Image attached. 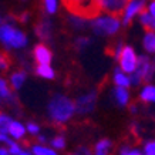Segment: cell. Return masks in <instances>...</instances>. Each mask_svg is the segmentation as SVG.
Masks as SVG:
<instances>
[{
    "mask_svg": "<svg viewBox=\"0 0 155 155\" xmlns=\"http://www.w3.org/2000/svg\"><path fill=\"white\" fill-rule=\"evenodd\" d=\"M36 34L44 41L50 40V34H51L50 20L46 19V17H41V20H38V23L36 24Z\"/></svg>",
    "mask_w": 155,
    "mask_h": 155,
    "instance_id": "obj_11",
    "label": "cell"
},
{
    "mask_svg": "<svg viewBox=\"0 0 155 155\" xmlns=\"http://www.w3.org/2000/svg\"><path fill=\"white\" fill-rule=\"evenodd\" d=\"M120 66L124 73H130L132 74L137 70V64H138V58L135 56V51L132 47H124L121 54H120Z\"/></svg>",
    "mask_w": 155,
    "mask_h": 155,
    "instance_id": "obj_7",
    "label": "cell"
},
{
    "mask_svg": "<svg viewBox=\"0 0 155 155\" xmlns=\"http://www.w3.org/2000/svg\"><path fill=\"white\" fill-rule=\"evenodd\" d=\"M9 66H10V60H9V57H7V54L0 51V68L6 70V68H9Z\"/></svg>",
    "mask_w": 155,
    "mask_h": 155,
    "instance_id": "obj_26",
    "label": "cell"
},
{
    "mask_svg": "<svg viewBox=\"0 0 155 155\" xmlns=\"http://www.w3.org/2000/svg\"><path fill=\"white\" fill-rule=\"evenodd\" d=\"M10 97V90L6 84L3 78H0V98H9Z\"/></svg>",
    "mask_w": 155,
    "mask_h": 155,
    "instance_id": "obj_23",
    "label": "cell"
},
{
    "mask_svg": "<svg viewBox=\"0 0 155 155\" xmlns=\"http://www.w3.org/2000/svg\"><path fill=\"white\" fill-rule=\"evenodd\" d=\"M155 74V63L148 58V57L142 56L138 57V64H137V70L132 73L131 80L132 84L138 85L140 83H148Z\"/></svg>",
    "mask_w": 155,
    "mask_h": 155,
    "instance_id": "obj_4",
    "label": "cell"
},
{
    "mask_svg": "<svg viewBox=\"0 0 155 155\" xmlns=\"http://www.w3.org/2000/svg\"><path fill=\"white\" fill-rule=\"evenodd\" d=\"M114 81H115V84H117L118 87H124V88H127L128 85L131 84L130 78H128L125 74H122L120 70L115 71V74H114Z\"/></svg>",
    "mask_w": 155,
    "mask_h": 155,
    "instance_id": "obj_17",
    "label": "cell"
},
{
    "mask_svg": "<svg viewBox=\"0 0 155 155\" xmlns=\"http://www.w3.org/2000/svg\"><path fill=\"white\" fill-rule=\"evenodd\" d=\"M98 5L103 13H108L111 17H120L125 13L128 0H98Z\"/></svg>",
    "mask_w": 155,
    "mask_h": 155,
    "instance_id": "obj_6",
    "label": "cell"
},
{
    "mask_svg": "<svg viewBox=\"0 0 155 155\" xmlns=\"http://www.w3.org/2000/svg\"><path fill=\"white\" fill-rule=\"evenodd\" d=\"M0 41L6 47H24L27 44V37L23 31H19L10 24L0 26Z\"/></svg>",
    "mask_w": 155,
    "mask_h": 155,
    "instance_id": "obj_3",
    "label": "cell"
},
{
    "mask_svg": "<svg viewBox=\"0 0 155 155\" xmlns=\"http://www.w3.org/2000/svg\"><path fill=\"white\" fill-rule=\"evenodd\" d=\"M150 14H152V16H155V2H152L150 6Z\"/></svg>",
    "mask_w": 155,
    "mask_h": 155,
    "instance_id": "obj_34",
    "label": "cell"
},
{
    "mask_svg": "<svg viewBox=\"0 0 155 155\" xmlns=\"http://www.w3.org/2000/svg\"><path fill=\"white\" fill-rule=\"evenodd\" d=\"M68 21H70V24L73 26V27H75V28H84L85 27V21H84V19H81V17H70L68 19Z\"/></svg>",
    "mask_w": 155,
    "mask_h": 155,
    "instance_id": "obj_24",
    "label": "cell"
},
{
    "mask_svg": "<svg viewBox=\"0 0 155 155\" xmlns=\"http://www.w3.org/2000/svg\"><path fill=\"white\" fill-rule=\"evenodd\" d=\"M140 98L144 103H155V85H147L141 91Z\"/></svg>",
    "mask_w": 155,
    "mask_h": 155,
    "instance_id": "obj_13",
    "label": "cell"
},
{
    "mask_svg": "<svg viewBox=\"0 0 155 155\" xmlns=\"http://www.w3.org/2000/svg\"><path fill=\"white\" fill-rule=\"evenodd\" d=\"M27 130L31 132V134H36V132H38V125H36V124H33V122H30V124L27 125Z\"/></svg>",
    "mask_w": 155,
    "mask_h": 155,
    "instance_id": "obj_31",
    "label": "cell"
},
{
    "mask_svg": "<svg viewBox=\"0 0 155 155\" xmlns=\"http://www.w3.org/2000/svg\"><path fill=\"white\" fill-rule=\"evenodd\" d=\"M114 95H115V100H117V103L120 105H125L128 103V98H130L128 91L124 87H117L115 91H114Z\"/></svg>",
    "mask_w": 155,
    "mask_h": 155,
    "instance_id": "obj_16",
    "label": "cell"
},
{
    "mask_svg": "<svg viewBox=\"0 0 155 155\" xmlns=\"http://www.w3.org/2000/svg\"><path fill=\"white\" fill-rule=\"evenodd\" d=\"M141 23L147 30V33H154L155 31V16L150 13L141 14Z\"/></svg>",
    "mask_w": 155,
    "mask_h": 155,
    "instance_id": "obj_12",
    "label": "cell"
},
{
    "mask_svg": "<svg viewBox=\"0 0 155 155\" xmlns=\"http://www.w3.org/2000/svg\"><path fill=\"white\" fill-rule=\"evenodd\" d=\"M121 155H142V154L141 152H138V151H128L127 148H124Z\"/></svg>",
    "mask_w": 155,
    "mask_h": 155,
    "instance_id": "obj_33",
    "label": "cell"
},
{
    "mask_svg": "<svg viewBox=\"0 0 155 155\" xmlns=\"http://www.w3.org/2000/svg\"><path fill=\"white\" fill-rule=\"evenodd\" d=\"M34 58L38 63V66H48L51 61V51L44 44H37L34 48Z\"/></svg>",
    "mask_w": 155,
    "mask_h": 155,
    "instance_id": "obj_10",
    "label": "cell"
},
{
    "mask_svg": "<svg viewBox=\"0 0 155 155\" xmlns=\"http://www.w3.org/2000/svg\"><path fill=\"white\" fill-rule=\"evenodd\" d=\"M10 155H19L21 151H20V147L17 145V144H14V142H12L10 144Z\"/></svg>",
    "mask_w": 155,
    "mask_h": 155,
    "instance_id": "obj_29",
    "label": "cell"
},
{
    "mask_svg": "<svg viewBox=\"0 0 155 155\" xmlns=\"http://www.w3.org/2000/svg\"><path fill=\"white\" fill-rule=\"evenodd\" d=\"M0 155H10V151L5 150V148H0Z\"/></svg>",
    "mask_w": 155,
    "mask_h": 155,
    "instance_id": "obj_36",
    "label": "cell"
},
{
    "mask_svg": "<svg viewBox=\"0 0 155 155\" xmlns=\"http://www.w3.org/2000/svg\"><path fill=\"white\" fill-rule=\"evenodd\" d=\"M9 134L14 138H23L24 135V127L20 124V122L12 121L10 122V127H9Z\"/></svg>",
    "mask_w": 155,
    "mask_h": 155,
    "instance_id": "obj_15",
    "label": "cell"
},
{
    "mask_svg": "<svg viewBox=\"0 0 155 155\" xmlns=\"http://www.w3.org/2000/svg\"><path fill=\"white\" fill-rule=\"evenodd\" d=\"M10 120L9 117H6L3 114H0V134H6V132H9V127H10Z\"/></svg>",
    "mask_w": 155,
    "mask_h": 155,
    "instance_id": "obj_21",
    "label": "cell"
},
{
    "mask_svg": "<svg viewBox=\"0 0 155 155\" xmlns=\"http://www.w3.org/2000/svg\"><path fill=\"white\" fill-rule=\"evenodd\" d=\"M44 9L47 13H56L57 0H44Z\"/></svg>",
    "mask_w": 155,
    "mask_h": 155,
    "instance_id": "obj_25",
    "label": "cell"
},
{
    "mask_svg": "<svg viewBox=\"0 0 155 155\" xmlns=\"http://www.w3.org/2000/svg\"><path fill=\"white\" fill-rule=\"evenodd\" d=\"M24 80H26V74H24L23 71H19V73H14L12 75V78H10V83L13 85V88H20L21 85H23Z\"/></svg>",
    "mask_w": 155,
    "mask_h": 155,
    "instance_id": "obj_18",
    "label": "cell"
},
{
    "mask_svg": "<svg viewBox=\"0 0 155 155\" xmlns=\"http://www.w3.org/2000/svg\"><path fill=\"white\" fill-rule=\"evenodd\" d=\"M91 28L94 30L95 34H100V36H108V34H115L120 28V21H118L117 17H100V19H95L93 23H91Z\"/></svg>",
    "mask_w": 155,
    "mask_h": 155,
    "instance_id": "obj_5",
    "label": "cell"
},
{
    "mask_svg": "<svg viewBox=\"0 0 155 155\" xmlns=\"http://www.w3.org/2000/svg\"><path fill=\"white\" fill-rule=\"evenodd\" d=\"M61 2L71 14L81 19H95L103 13L98 0H61Z\"/></svg>",
    "mask_w": 155,
    "mask_h": 155,
    "instance_id": "obj_1",
    "label": "cell"
},
{
    "mask_svg": "<svg viewBox=\"0 0 155 155\" xmlns=\"http://www.w3.org/2000/svg\"><path fill=\"white\" fill-rule=\"evenodd\" d=\"M110 148H111V141L108 140H101V141L95 145L94 155H111L110 154Z\"/></svg>",
    "mask_w": 155,
    "mask_h": 155,
    "instance_id": "obj_14",
    "label": "cell"
},
{
    "mask_svg": "<svg viewBox=\"0 0 155 155\" xmlns=\"http://www.w3.org/2000/svg\"><path fill=\"white\" fill-rule=\"evenodd\" d=\"M33 154L34 155H57L53 150H48L46 147H40V145L33 147Z\"/></svg>",
    "mask_w": 155,
    "mask_h": 155,
    "instance_id": "obj_22",
    "label": "cell"
},
{
    "mask_svg": "<svg viewBox=\"0 0 155 155\" xmlns=\"http://www.w3.org/2000/svg\"><path fill=\"white\" fill-rule=\"evenodd\" d=\"M95 105V93L83 95L75 101V111L78 114H87L90 113Z\"/></svg>",
    "mask_w": 155,
    "mask_h": 155,
    "instance_id": "obj_9",
    "label": "cell"
},
{
    "mask_svg": "<svg viewBox=\"0 0 155 155\" xmlns=\"http://www.w3.org/2000/svg\"><path fill=\"white\" fill-rule=\"evenodd\" d=\"M36 73L38 75L44 77V78H53L54 77V71H53V68L50 66H38L36 68Z\"/></svg>",
    "mask_w": 155,
    "mask_h": 155,
    "instance_id": "obj_20",
    "label": "cell"
},
{
    "mask_svg": "<svg viewBox=\"0 0 155 155\" xmlns=\"http://www.w3.org/2000/svg\"><path fill=\"white\" fill-rule=\"evenodd\" d=\"M27 19H28V14H27V13H24V14H21V16H20V21H23V23H24V21H26Z\"/></svg>",
    "mask_w": 155,
    "mask_h": 155,
    "instance_id": "obj_35",
    "label": "cell"
},
{
    "mask_svg": "<svg viewBox=\"0 0 155 155\" xmlns=\"http://www.w3.org/2000/svg\"><path fill=\"white\" fill-rule=\"evenodd\" d=\"M75 111V104L70 98L64 95H54L53 100L48 104V114L53 121L56 122H64Z\"/></svg>",
    "mask_w": 155,
    "mask_h": 155,
    "instance_id": "obj_2",
    "label": "cell"
},
{
    "mask_svg": "<svg viewBox=\"0 0 155 155\" xmlns=\"http://www.w3.org/2000/svg\"><path fill=\"white\" fill-rule=\"evenodd\" d=\"M19 155H30V154H28V152H26V151H21Z\"/></svg>",
    "mask_w": 155,
    "mask_h": 155,
    "instance_id": "obj_37",
    "label": "cell"
},
{
    "mask_svg": "<svg viewBox=\"0 0 155 155\" xmlns=\"http://www.w3.org/2000/svg\"><path fill=\"white\" fill-rule=\"evenodd\" d=\"M147 13V5L145 0H132L131 3L127 6L125 9V13H124V19H122V23L124 24H130V21L132 20V17L135 14H144Z\"/></svg>",
    "mask_w": 155,
    "mask_h": 155,
    "instance_id": "obj_8",
    "label": "cell"
},
{
    "mask_svg": "<svg viewBox=\"0 0 155 155\" xmlns=\"http://www.w3.org/2000/svg\"><path fill=\"white\" fill-rule=\"evenodd\" d=\"M145 154L147 155H155V141H151L145 145Z\"/></svg>",
    "mask_w": 155,
    "mask_h": 155,
    "instance_id": "obj_28",
    "label": "cell"
},
{
    "mask_svg": "<svg viewBox=\"0 0 155 155\" xmlns=\"http://www.w3.org/2000/svg\"><path fill=\"white\" fill-rule=\"evenodd\" d=\"M51 144H53L54 148H57V150H61V148H64V145H66V142H64V138H63V137H56V138L51 141Z\"/></svg>",
    "mask_w": 155,
    "mask_h": 155,
    "instance_id": "obj_27",
    "label": "cell"
},
{
    "mask_svg": "<svg viewBox=\"0 0 155 155\" xmlns=\"http://www.w3.org/2000/svg\"><path fill=\"white\" fill-rule=\"evenodd\" d=\"M90 43V38H87V37H80L78 40H77V43H75V46L78 48H81V47H84V46H87Z\"/></svg>",
    "mask_w": 155,
    "mask_h": 155,
    "instance_id": "obj_30",
    "label": "cell"
},
{
    "mask_svg": "<svg viewBox=\"0 0 155 155\" xmlns=\"http://www.w3.org/2000/svg\"><path fill=\"white\" fill-rule=\"evenodd\" d=\"M71 155H91V154H90V151L87 148H78V151L75 154H71Z\"/></svg>",
    "mask_w": 155,
    "mask_h": 155,
    "instance_id": "obj_32",
    "label": "cell"
},
{
    "mask_svg": "<svg viewBox=\"0 0 155 155\" xmlns=\"http://www.w3.org/2000/svg\"><path fill=\"white\" fill-rule=\"evenodd\" d=\"M144 47L148 53H155V33H147L144 37Z\"/></svg>",
    "mask_w": 155,
    "mask_h": 155,
    "instance_id": "obj_19",
    "label": "cell"
}]
</instances>
